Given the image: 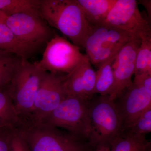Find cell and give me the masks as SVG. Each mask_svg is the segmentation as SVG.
Instances as JSON below:
<instances>
[{
    "label": "cell",
    "instance_id": "6da1fadb",
    "mask_svg": "<svg viewBox=\"0 0 151 151\" xmlns=\"http://www.w3.org/2000/svg\"><path fill=\"white\" fill-rule=\"evenodd\" d=\"M39 12L49 26L59 30L76 46L84 49L92 27L76 0H40Z\"/></svg>",
    "mask_w": 151,
    "mask_h": 151
},
{
    "label": "cell",
    "instance_id": "7a4b0ae2",
    "mask_svg": "<svg viewBox=\"0 0 151 151\" xmlns=\"http://www.w3.org/2000/svg\"><path fill=\"white\" fill-rule=\"evenodd\" d=\"M30 151H91L93 146L65 130L45 124L19 129Z\"/></svg>",
    "mask_w": 151,
    "mask_h": 151
},
{
    "label": "cell",
    "instance_id": "3957f363",
    "mask_svg": "<svg viewBox=\"0 0 151 151\" xmlns=\"http://www.w3.org/2000/svg\"><path fill=\"white\" fill-rule=\"evenodd\" d=\"M89 100L67 95L42 124L63 129L90 143L92 130Z\"/></svg>",
    "mask_w": 151,
    "mask_h": 151
},
{
    "label": "cell",
    "instance_id": "277c9868",
    "mask_svg": "<svg viewBox=\"0 0 151 151\" xmlns=\"http://www.w3.org/2000/svg\"><path fill=\"white\" fill-rule=\"evenodd\" d=\"M44 71L35 63L22 60L21 65L7 86L23 125L29 119L41 79Z\"/></svg>",
    "mask_w": 151,
    "mask_h": 151
},
{
    "label": "cell",
    "instance_id": "5b68a950",
    "mask_svg": "<svg viewBox=\"0 0 151 151\" xmlns=\"http://www.w3.org/2000/svg\"><path fill=\"white\" fill-rule=\"evenodd\" d=\"M134 81L114 99L122 132L129 130L141 114L151 107V74L134 75Z\"/></svg>",
    "mask_w": 151,
    "mask_h": 151
},
{
    "label": "cell",
    "instance_id": "8992f818",
    "mask_svg": "<svg viewBox=\"0 0 151 151\" xmlns=\"http://www.w3.org/2000/svg\"><path fill=\"white\" fill-rule=\"evenodd\" d=\"M93 145L111 143L122 134V124L114 101L110 96H100L89 101Z\"/></svg>",
    "mask_w": 151,
    "mask_h": 151
},
{
    "label": "cell",
    "instance_id": "52a82bcc",
    "mask_svg": "<svg viewBox=\"0 0 151 151\" xmlns=\"http://www.w3.org/2000/svg\"><path fill=\"white\" fill-rule=\"evenodd\" d=\"M134 37L106 24L92 27L84 49L91 64L96 67L115 56Z\"/></svg>",
    "mask_w": 151,
    "mask_h": 151
},
{
    "label": "cell",
    "instance_id": "ba28073f",
    "mask_svg": "<svg viewBox=\"0 0 151 151\" xmlns=\"http://www.w3.org/2000/svg\"><path fill=\"white\" fill-rule=\"evenodd\" d=\"M65 76L44 71L36 95L31 113L24 126L43 124L50 114L67 96Z\"/></svg>",
    "mask_w": 151,
    "mask_h": 151
},
{
    "label": "cell",
    "instance_id": "9c48e42d",
    "mask_svg": "<svg viewBox=\"0 0 151 151\" xmlns=\"http://www.w3.org/2000/svg\"><path fill=\"white\" fill-rule=\"evenodd\" d=\"M80 49L55 33L47 44L41 60L35 64L42 71L68 74L84 58Z\"/></svg>",
    "mask_w": 151,
    "mask_h": 151
},
{
    "label": "cell",
    "instance_id": "30bf717a",
    "mask_svg": "<svg viewBox=\"0 0 151 151\" xmlns=\"http://www.w3.org/2000/svg\"><path fill=\"white\" fill-rule=\"evenodd\" d=\"M5 24L23 43L37 52L55 33L40 15L20 14L8 17Z\"/></svg>",
    "mask_w": 151,
    "mask_h": 151
},
{
    "label": "cell",
    "instance_id": "8fae6325",
    "mask_svg": "<svg viewBox=\"0 0 151 151\" xmlns=\"http://www.w3.org/2000/svg\"><path fill=\"white\" fill-rule=\"evenodd\" d=\"M136 0H117L103 24L129 33L133 37L151 35L150 22L144 19Z\"/></svg>",
    "mask_w": 151,
    "mask_h": 151
},
{
    "label": "cell",
    "instance_id": "7c38bea8",
    "mask_svg": "<svg viewBox=\"0 0 151 151\" xmlns=\"http://www.w3.org/2000/svg\"><path fill=\"white\" fill-rule=\"evenodd\" d=\"M141 42L140 37H133L120 50L114 59L112 67L115 82L113 94L110 96L113 100L133 82L132 77L134 74L136 58Z\"/></svg>",
    "mask_w": 151,
    "mask_h": 151
},
{
    "label": "cell",
    "instance_id": "4fadbf2b",
    "mask_svg": "<svg viewBox=\"0 0 151 151\" xmlns=\"http://www.w3.org/2000/svg\"><path fill=\"white\" fill-rule=\"evenodd\" d=\"M96 71L86 55L70 73L66 74L64 86L67 95L89 100L94 93Z\"/></svg>",
    "mask_w": 151,
    "mask_h": 151
},
{
    "label": "cell",
    "instance_id": "5bb4252c",
    "mask_svg": "<svg viewBox=\"0 0 151 151\" xmlns=\"http://www.w3.org/2000/svg\"><path fill=\"white\" fill-rule=\"evenodd\" d=\"M91 27L104 24L117 0H76Z\"/></svg>",
    "mask_w": 151,
    "mask_h": 151
},
{
    "label": "cell",
    "instance_id": "9a60e30c",
    "mask_svg": "<svg viewBox=\"0 0 151 151\" xmlns=\"http://www.w3.org/2000/svg\"><path fill=\"white\" fill-rule=\"evenodd\" d=\"M0 52L26 60L35 53L23 43L5 24H0Z\"/></svg>",
    "mask_w": 151,
    "mask_h": 151
},
{
    "label": "cell",
    "instance_id": "2e32d148",
    "mask_svg": "<svg viewBox=\"0 0 151 151\" xmlns=\"http://www.w3.org/2000/svg\"><path fill=\"white\" fill-rule=\"evenodd\" d=\"M22 126L7 86L0 89V130L19 129Z\"/></svg>",
    "mask_w": 151,
    "mask_h": 151
},
{
    "label": "cell",
    "instance_id": "e0dca14e",
    "mask_svg": "<svg viewBox=\"0 0 151 151\" xmlns=\"http://www.w3.org/2000/svg\"><path fill=\"white\" fill-rule=\"evenodd\" d=\"M112 151H151V142L145 135L124 131L111 145Z\"/></svg>",
    "mask_w": 151,
    "mask_h": 151
},
{
    "label": "cell",
    "instance_id": "ac0fdd59",
    "mask_svg": "<svg viewBox=\"0 0 151 151\" xmlns=\"http://www.w3.org/2000/svg\"><path fill=\"white\" fill-rule=\"evenodd\" d=\"M116 55L97 67L94 88L95 94H99L100 96H110L113 94L115 81L112 65Z\"/></svg>",
    "mask_w": 151,
    "mask_h": 151
},
{
    "label": "cell",
    "instance_id": "d6986e66",
    "mask_svg": "<svg viewBox=\"0 0 151 151\" xmlns=\"http://www.w3.org/2000/svg\"><path fill=\"white\" fill-rule=\"evenodd\" d=\"M40 0H0V11L8 17L17 14L40 15Z\"/></svg>",
    "mask_w": 151,
    "mask_h": 151
},
{
    "label": "cell",
    "instance_id": "ffe728a7",
    "mask_svg": "<svg viewBox=\"0 0 151 151\" xmlns=\"http://www.w3.org/2000/svg\"><path fill=\"white\" fill-rule=\"evenodd\" d=\"M22 59L13 55L0 52V89L9 84Z\"/></svg>",
    "mask_w": 151,
    "mask_h": 151
},
{
    "label": "cell",
    "instance_id": "44dd1931",
    "mask_svg": "<svg viewBox=\"0 0 151 151\" xmlns=\"http://www.w3.org/2000/svg\"><path fill=\"white\" fill-rule=\"evenodd\" d=\"M141 42L136 60L134 75L151 73V35L140 37Z\"/></svg>",
    "mask_w": 151,
    "mask_h": 151
},
{
    "label": "cell",
    "instance_id": "7402d4cb",
    "mask_svg": "<svg viewBox=\"0 0 151 151\" xmlns=\"http://www.w3.org/2000/svg\"><path fill=\"white\" fill-rule=\"evenodd\" d=\"M128 130L145 136L150 133L151 131V107L144 111Z\"/></svg>",
    "mask_w": 151,
    "mask_h": 151
},
{
    "label": "cell",
    "instance_id": "603a6c76",
    "mask_svg": "<svg viewBox=\"0 0 151 151\" xmlns=\"http://www.w3.org/2000/svg\"><path fill=\"white\" fill-rule=\"evenodd\" d=\"M9 151H30L29 147L19 129L11 131Z\"/></svg>",
    "mask_w": 151,
    "mask_h": 151
},
{
    "label": "cell",
    "instance_id": "cb8c5ba5",
    "mask_svg": "<svg viewBox=\"0 0 151 151\" xmlns=\"http://www.w3.org/2000/svg\"><path fill=\"white\" fill-rule=\"evenodd\" d=\"M12 130H0V151H9L10 134Z\"/></svg>",
    "mask_w": 151,
    "mask_h": 151
},
{
    "label": "cell",
    "instance_id": "d4e9b609",
    "mask_svg": "<svg viewBox=\"0 0 151 151\" xmlns=\"http://www.w3.org/2000/svg\"><path fill=\"white\" fill-rule=\"evenodd\" d=\"M91 151H112L111 146L108 144H101L93 146Z\"/></svg>",
    "mask_w": 151,
    "mask_h": 151
},
{
    "label": "cell",
    "instance_id": "484cf974",
    "mask_svg": "<svg viewBox=\"0 0 151 151\" xmlns=\"http://www.w3.org/2000/svg\"><path fill=\"white\" fill-rule=\"evenodd\" d=\"M139 3L145 7V8L146 9V10L147 12V14H148V17L149 19H151V1H147V0H143V1H139Z\"/></svg>",
    "mask_w": 151,
    "mask_h": 151
},
{
    "label": "cell",
    "instance_id": "4316f807",
    "mask_svg": "<svg viewBox=\"0 0 151 151\" xmlns=\"http://www.w3.org/2000/svg\"><path fill=\"white\" fill-rule=\"evenodd\" d=\"M7 16L4 12L0 11V24H5L8 18Z\"/></svg>",
    "mask_w": 151,
    "mask_h": 151
}]
</instances>
